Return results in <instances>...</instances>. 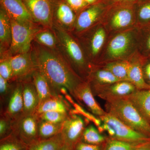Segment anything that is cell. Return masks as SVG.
Instances as JSON below:
<instances>
[{
    "label": "cell",
    "instance_id": "obj_10",
    "mask_svg": "<svg viewBox=\"0 0 150 150\" xmlns=\"http://www.w3.org/2000/svg\"><path fill=\"white\" fill-rule=\"evenodd\" d=\"M107 12L110 27L115 30L131 26L136 18L134 3L115 4Z\"/></svg>",
    "mask_w": 150,
    "mask_h": 150
},
{
    "label": "cell",
    "instance_id": "obj_21",
    "mask_svg": "<svg viewBox=\"0 0 150 150\" xmlns=\"http://www.w3.org/2000/svg\"><path fill=\"white\" fill-rule=\"evenodd\" d=\"M86 81L91 87L111 84L121 81L112 73L103 68H98L93 65Z\"/></svg>",
    "mask_w": 150,
    "mask_h": 150
},
{
    "label": "cell",
    "instance_id": "obj_16",
    "mask_svg": "<svg viewBox=\"0 0 150 150\" xmlns=\"http://www.w3.org/2000/svg\"><path fill=\"white\" fill-rule=\"evenodd\" d=\"M94 96L90 84L86 81L78 86L73 96L78 102L85 105L93 114L99 117L105 115L106 112L98 103Z\"/></svg>",
    "mask_w": 150,
    "mask_h": 150
},
{
    "label": "cell",
    "instance_id": "obj_22",
    "mask_svg": "<svg viewBox=\"0 0 150 150\" xmlns=\"http://www.w3.org/2000/svg\"><path fill=\"white\" fill-rule=\"evenodd\" d=\"M12 27L11 19L4 9L0 7V43L1 53L10 47L11 43Z\"/></svg>",
    "mask_w": 150,
    "mask_h": 150
},
{
    "label": "cell",
    "instance_id": "obj_13",
    "mask_svg": "<svg viewBox=\"0 0 150 150\" xmlns=\"http://www.w3.org/2000/svg\"><path fill=\"white\" fill-rule=\"evenodd\" d=\"M86 125L84 120L79 115H69L63 123L61 133L64 144L74 149L81 141Z\"/></svg>",
    "mask_w": 150,
    "mask_h": 150
},
{
    "label": "cell",
    "instance_id": "obj_29",
    "mask_svg": "<svg viewBox=\"0 0 150 150\" xmlns=\"http://www.w3.org/2000/svg\"><path fill=\"white\" fill-rule=\"evenodd\" d=\"M33 41L47 48L56 49L58 40L52 29L43 28L37 33Z\"/></svg>",
    "mask_w": 150,
    "mask_h": 150
},
{
    "label": "cell",
    "instance_id": "obj_42",
    "mask_svg": "<svg viewBox=\"0 0 150 150\" xmlns=\"http://www.w3.org/2000/svg\"><path fill=\"white\" fill-rule=\"evenodd\" d=\"M115 4L120 3H134L138 0H110Z\"/></svg>",
    "mask_w": 150,
    "mask_h": 150
},
{
    "label": "cell",
    "instance_id": "obj_37",
    "mask_svg": "<svg viewBox=\"0 0 150 150\" xmlns=\"http://www.w3.org/2000/svg\"><path fill=\"white\" fill-rule=\"evenodd\" d=\"M11 133V122L8 119L1 116L0 119V138L1 139Z\"/></svg>",
    "mask_w": 150,
    "mask_h": 150
},
{
    "label": "cell",
    "instance_id": "obj_12",
    "mask_svg": "<svg viewBox=\"0 0 150 150\" xmlns=\"http://www.w3.org/2000/svg\"><path fill=\"white\" fill-rule=\"evenodd\" d=\"M11 83H12L11 91L5 103V107L1 110V116L11 122L23 113L24 103L22 82H16Z\"/></svg>",
    "mask_w": 150,
    "mask_h": 150
},
{
    "label": "cell",
    "instance_id": "obj_14",
    "mask_svg": "<svg viewBox=\"0 0 150 150\" xmlns=\"http://www.w3.org/2000/svg\"><path fill=\"white\" fill-rule=\"evenodd\" d=\"M91 88L94 96H98L105 101L127 96L137 90L128 81H120L111 84Z\"/></svg>",
    "mask_w": 150,
    "mask_h": 150
},
{
    "label": "cell",
    "instance_id": "obj_11",
    "mask_svg": "<svg viewBox=\"0 0 150 150\" xmlns=\"http://www.w3.org/2000/svg\"><path fill=\"white\" fill-rule=\"evenodd\" d=\"M12 68V77L10 83L22 82L32 78L38 69L31 51L10 56Z\"/></svg>",
    "mask_w": 150,
    "mask_h": 150
},
{
    "label": "cell",
    "instance_id": "obj_4",
    "mask_svg": "<svg viewBox=\"0 0 150 150\" xmlns=\"http://www.w3.org/2000/svg\"><path fill=\"white\" fill-rule=\"evenodd\" d=\"M11 43L6 52L8 56L27 53L31 51L33 41L38 31L44 28L35 22H23L11 18Z\"/></svg>",
    "mask_w": 150,
    "mask_h": 150
},
{
    "label": "cell",
    "instance_id": "obj_19",
    "mask_svg": "<svg viewBox=\"0 0 150 150\" xmlns=\"http://www.w3.org/2000/svg\"><path fill=\"white\" fill-rule=\"evenodd\" d=\"M22 82L24 103L23 113L33 114L39 105V99L32 77Z\"/></svg>",
    "mask_w": 150,
    "mask_h": 150
},
{
    "label": "cell",
    "instance_id": "obj_24",
    "mask_svg": "<svg viewBox=\"0 0 150 150\" xmlns=\"http://www.w3.org/2000/svg\"><path fill=\"white\" fill-rule=\"evenodd\" d=\"M32 79L39 97V103L55 96L48 81L38 70L33 73Z\"/></svg>",
    "mask_w": 150,
    "mask_h": 150
},
{
    "label": "cell",
    "instance_id": "obj_1",
    "mask_svg": "<svg viewBox=\"0 0 150 150\" xmlns=\"http://www.w3.org/2000/svg\"><path fill=\"white\" fill-rule=\"evenodd\" d=\"M33 42L31 53L37 69L51 86L54 96L61 95L62 88L73 96L75 90L84 80L73 69L58 48L51 49Z\"/></svg>",
    "mask_w": 150,
    "mask_h": 150
},
{
    "label": "cell",
    "instance_id": "obj_46",
    "mask_svg": "<svg viewBox=\"0 0 150 150\" xmlns=\"http://www.w3.org/2000/svg\"><path fill=\"white\" fill-rule=\"evenodd\" d=\"M84 1L89 6L95 3L98 1L99 0H84Z\"/></svg>",
    "mask_w": 150,
    "mask_h": 150
},
{
    "label": "cell",
    "instance_id": "obj_31",
    "mask_svg": "<svg viewBox=\"0 0 150 150\" xmlns=\"http://www.w3.org/2000/svg\"><path fill=\"white\" fill-rule=\"evenodd\" d=\"M142 144L123 142L108 137L102 144V150H135Z\"/></svg>",
    "mask_w": 150,
    "mask_h": 150
},
{
    "label": "cell",
    "instance_id": "obj_15",
    "mask_svg": "<svg viewBox=\"0 0 150 150\" xmlns=\"http://www.w3.org/2000/svg\"><path fill=\"white\" fill-rule=\"evenodd\" d=\"M77 14L64 0H55L53 8V24L68 31L74 30Z\"/></svg>",
    "mask_w": 150,
    "mask_h": 150
},
{
    "label": "cell",
    "instance_id": "obj_34",
    "mask_svg": "<svg viewBox=\"0 0 150 150\" xmlns=\"http://www.w3.org/2000/svg\"><path fill=\"white\" fill-rule=\"evenodd\" d=\"M137 19L142 23L150 22V1L140 4L136 11Z\"/></svg>",
    "mask_w": 150,
    "mask_h": 150
},
{
    "label": "cell",
    "instance_id": "obj_38",
    "mask_svg": "<svg viewBox=\"0 0 150 150\" xmlns=\"http://www.w3.org/2000/svg\"><path fill=\"white\" fill-rule=\"evenodd\" d=\"M77 15L88 5L84 0H64Z\"/></svg>",
    "mask_w": 150,
    "mask_h": 150
},
{
    "label": "cell",
    "instance_id": "obj_25",
    "mask_svg": "<svg viewBox=\"0 0 150 150\" xmlns=\"http://www.w3.org/2000/svg\"><path fill=\"white\" fill-rule=\"evenodd\" d=\"M106 38V32L103 28H97L88 39L87 48L90 58L94 59L101 50Z\"/></svg>",
    "mask_w": 150,
    "mask_h": 150
},
{
    "label": "cell",
    "instance_id": "obj_49",
    "mask_svg": "<svg viewBox=\"0 0 150 150\" xmlns=\"http://www.w3.org/2000/svg\"><path fill=\"white\" fill-rule=\"evenodd\" d=\"M28 150V149H27V150Z\"/></svg>",
    "mask_w": 150,
    "mask_h": 150
},
{
    "label": "cell",
    "instance_id": "obj_44",
    "mask_svg": "<svg viewBox=\"0 0 150 150\" xmlns=\"http://www.w3.org/2000/svg\"><path fill=\"white\" fill-rule=\"evenodd\" d=\"M146 46L147 49L150 52V33L148 35L147 38Z\"/></svg>",
    "mask_w": 150,
    "mask_h": 150
},
{
    "label": "cell",
    "instance_id": "obj_47",
    "mask_svg": "<svg viewBox=\"0 0 150 150\" xmlns=\"http://www.w3.org/2000/svg\"><path fill=\"white\" fill-rule=\"evenodd\" d=\"M60 150H74V149L73 148L70 147L69 146H67V145L64 144L63 147L61 148V149Z\"/></svg>",
    "mask_w": 150,
    "mask_h": 150
},
{
    "label": "cell",
    "instance_id": "obj_48",
    "mask_svg": "<svg viewBox=\"0 0 150 150\" xmlns=\"http://www.w3.org/2000/svg\"><path fill=\"white\" fill-rule=\"evenodd\" d=\"M142 0H138V1H142Z\"/></svg>",
    "mask_w": 150,
    "mask_h": 150
},
{
    "label": "cell",
    "instance_id": "obj_41",
    "mask_svg": "<svg viewBox=\"0 0 150 150\" xmlns=\"http://www.w3.org/2000/svg\"><path fill=\"white\" fill-rule=\"evenodd\" d=\"M135 150H150V140L143 143Z\"/></svg>",
    "mask_w": 150,
    "mask_h": 150
},
{
    "label": "cell",
    "instance_id": "obj_36",
    "mask_svg": "<svg viewBox=\"0 0 150 150\" xmlns=\"http://www.w3.org/2000/svg\"><path fill=\"white\" fill-rule=\"evenodd\" d=\"M12 83L0 76V97L1 104H5L11 91Z\"/></svg>",
    "mask_w": 150,
    "mask_h": 150
},
{
    "label": "cell",
    "instance_id": "obj_23",
    "mask_svg": "<svg viewBox=\"0 0 150 150\" xmlns=\"http://www.w3.org/2000/svg\"><path fill=\"white\" fill-rule=\"evenodd\" d=\"M142 60L134 59L129 61V81L137 90L149 89L150 86L145 82L142 66Z\"/></svg>",
    "mask_w": 150,
    "mask_h": 150
},
{
    "label": "cell",
    "instance_id": "obj_32",
    "mask_svg": "<svg viewBox=\"0 0 150 150\" xmlns=\"http://www.w3.org/2000/svg\"><path fill=\"white\" fill-rule=\"evenodd\" d=\"M28 146L11 133L0 141V150H26Z\"/></svg>",
    "mask_w": 150,
    "mask_h": 150
},
{
    "label": "cell",
    "instance_id": "obj_40",
    "mask_svg": "<svg viewBox=\"0 0 150 150\" xmlns=\"http://www.w3.org/2000/svg\"><path fill=\"white\" fill-rule=\"evenodd\" d=\"M142 66L145 82L150 86V59L142 61Z\"/></svg>",
    "mask_w": 150,
    "mask_h": 150
},
{
    "label": "cell",
    "instance_id": "obj_35",
    "mask_svg": "<svg viewBox=\"0 0 150 150\" xmlns=\"http://www.w3.org/2000/svg\"><path fill=\"white\" fill-rule=\"evenodd\" d=\"M5 56L1 59L0 76L9 82L12 77V68L10 56Z\"/></svg>",
    "mask_w": 150,
    "mask_h": 150
},
{
    "label": "cell",
    "instance_id": "obj_26",
    "mask_svg": "<svg viewBox=\"0 0 150 150\" xmlns=\"http://www.w3.org/2000/svg\"><path fill=\"white\" fill-rule=\"evenodd\" d=\"M129 61L120 60L108 62L102 68L109 71L120 80L129 81Z\"/></svg>",
    "mask_w": 150,
    "mask_h": 150
},
{
    "label": "cell",
    "instance_id": "obj_5",
    "mask_svg": "<svg viewBox=\"0 0 150 150\" xmlns=\"http://www.w3.org/2000/svg\"><path fill=\"white\" fill-rule=\"evenodd\" d=\"M102 122L97 128L100 133L107 132L108 137L123 142L142 144L150 141V137L135 131L109 113L98 117Z\"/></svg>",
    "mask_w": 150,
    "mask_h": 150
},
{
    "label": "cell",
    "instance_id": "obj_8",
    "mask_svg": "<svg viewBox=\"0 0 150 150\" xmlns=\"http://www.w3.org/2000/svg\"><path fill=\"white\" fill-rule=\"evenodd\" d=\"M108 8L106 3L102 1L87 6L77 15L74 29L78 33L87 31L107 12Z\"/></svg>",
    "mask_w": 150,
    "mask_h": 150
},
{
    "label": "cell",
    "instance_id": "obj_20",
    "mask_svg": "<svg viewBox=\"0 0 150 150\" xmlns=\"http://www.w3.org/2000/svg\"><path fill=\"white\" fill-rule=\"evenodd\" d=\"M71 108L69 103L63 98L62 95H60L52 97L39 103L34 114L38 115L48 111H56L69 114Z\"/></svg>",
    "mask_w": 150,
    "mask_h": 150
},
{
    "label": "cell",
    "instance_id": "obj_6",
    "mask_svg": "<svg viewBox=\"0 0 150 150\" xmlns=\"http://www.w3.org/2000/svg\"><path fill=\"white\" fill-rule=\"evenodd\" d=\"M38 122L36 114L22 113L11 122V133L28 147L38 140Z\"/></svg>",
    "mask_w": 150,
    "mask_h": 150
},
{
    "label": "cell",
    "instance_id": "obj_30",
    "mask_svg": "<svg viewBox=\"0 0 150 150\" xmlns=\"http://www.w3.org/2000/svg\"><path fill=\"white\" fill-rule=\"evenodd\" d=\"M107 137L102 135L93 125H90L84 130L81 141L91 144L102 145Z\"/></svg>",
    "mask_w": 150,
    "mask_h": 150
},
{
    "label": "cell",
    "instance_id": "obj_28",
    "mask_svg": "<svg viewBox=\"0 0 150 150\" xmlns=\"http://www.w3.org/2000/svg\"><path fill=\"white\" fill-rule=\"evenodd\" d=\"M63 123H50L39 119L38 123V140L49 139L61 133Z\"/></svg>",
    "mask_w": 150,
    "mask_h": 150
},
{
    "label": "cell",
    "instance_id": "obj_7",
    "mask_svg": "<svg viewBox=\"0 0 150 150\" xmlns=\"http://www.w3.org/2000/svg\"><path fill=\"white\" fill-rule=\"evenodd\" d=\"M136 35L132 30L124 31L110 40L107 48V58L112 61L124 60L134 50Z\"/></svg>",
    "mask_w": 150,
    "mask_h": 150
},
{
    "label": "cell",
    "instance_id": "obj_39",
    "mask_svg": "<svg viewBox=\"0 0 150 150\" xmlns=\"http://www.w3.org/2000/svg\"><path fill=\"white\" fill-rule=\"evenodd\" d=\"M102 145H93L80 141L74 147V150H102Z\"/></svg>",
    "mask_w": 150,
    "mask_h": 150
},
{
    "label": "cell",
    "instance_id": "obj_43",
    "mask_svg": "<svg viewBox=\"0 0 150 150\" xmlns=\"http://www.w3.org/2000/svg\"><path fill=\"white\" fill-rule=\"evenodd\" d=\"M64 96L65 98H66V99L67 100V101L73 105V104H74L75 102L74 101V100L73 99L71 96L68 93L66 94V95H65Z\"/></svg>",
    "mask_w": 150,
    "mask_h": 150
},
{
    "label": "cell",
    "instance_id": "obj_17",
    "mask_svg": "<svg viewBox=\"0 0 150 150\" xmlns=\"http://www.w3.org/2000/svg\"><path fill=\"white\" fill-rule=\"evenodd\" d=\"M0 4L11 18L19 22H35L22 0H0Z\"/></svg>",
    "mask_w": 150,
    "mask_h": 150
},
{
    "label": "cell",
    "instance_id": "obj_2",
    "mask_svg": "<svg viewBox=\"0 0 150 150\" xmlns=\"http://www.w3.org/2000/svg\"><path fill=\"white\" fill-rule=\"evenodd\" d=\"M52 30L58 40V48L81 78L86 81L93 65L89 63L82 48L68 31L53 24Z\"/></svg>",
    "mask_w": 150,
    "mask_h": 150
},
{
    "label": "cell",
    "instance_id": "obj_27",
    "mask_svg": "<svg viewBox=\"0 0 150 150\" xmlns=\"http://www.w3.org/2000/svg\"><path fill=\"white\" fill-rule=\"evenodd\" d=\"M64 144L61 133L49 139L39 140L28 147L29 150H60Z\"/></svg>",
    "mask_w": 150,
    "mask_h": 150
},
{
    "label": "cell",
    "instance_id": "obj_18",
    "mask_svg": "<svg viewBox=\"0 0 150 150\" xmlns=\"http://www.w3.org/2000/svg\"><path fill=\"white\" fill-rule=\"evenodd\" d=\"M129 100L150 124V89L137 90L127 96Z\"/></svg>",
    "mask_w": 150,
    "mask_h": 150
},
{
    "label": "cell",
    "instance_id": "obj_3",
    "mask_svg": "<svg viewBox=\"0 0 150 150\" xmlns=\"http://www.w3.org/2000/svg\"><path fill=\"white\" fill-rule=\"evenodd\" d=\"M105 111L115 116L135 131L150 138V124L135 106L125 98L105 101Z\"/></svg>",
    "mask_w": 150,
    "mask_h": 150
},
{
    "label": "cell",
    "instance_id": "obj_45",
    "mask_svg": "<svg viewBox=\"0 0 150 150\" xmlns=\"http://www.w3.org/2000/svg\"><path fill=\"white\" fill-rule=\"evenodd\" d=\"M69 91L67 90V88H62L60 90V93L61 94H63L64 95H66V94L68 93Z\"/></svg>",
    "mask_w": 150,
    "mask_h": 150
},
{
    "label": "cell",
    "instance_id": "obj_9",
    "mask_svg": "<svg viewBox=\"0 0 150 150\" xmlns=\"http://www.w3.org/2000/svg\"><path fill=\"white\" fill-rule=\"evenodd\" d=\"M33 20L45 28L52 29L55 0H22Z\"/></svg>",
    "mask_w": 150,
    "mask_h": 150
},
{
    "label": "cell",
    "instance_id": "obj_33",
    "mask_svg": "<svg viewBox=\"0 0 150 150\" xmlns=\"http://www.w3.org/2000/svg\"><path fill=\"white\" fill-rule=\"evenodd\" d=\"M37 115L39 120L50 123H60L66 121L69 114L56 111H48Z\"/></svg>",
    "mask_w": 150,
    "mask_h": 150
}]
</instances>
